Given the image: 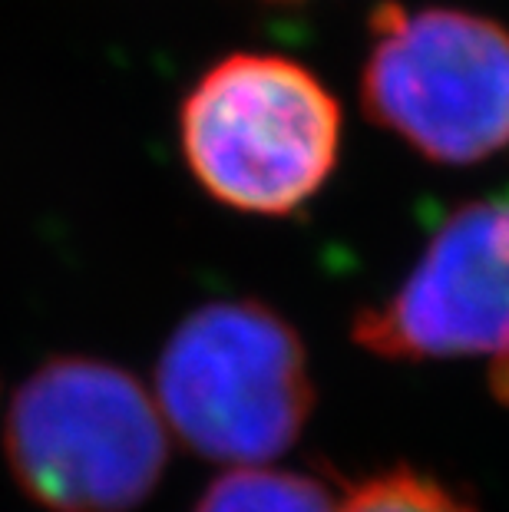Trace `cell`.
<instances>
[{"label":"cell","mask_w":509,"mask_h":512,"mask_svg":"<svg viewBox=\"0 0 509 512\" xmlns=\"http://www.w3.org/2000/svg\"><path fill=\"white\" fill-rule=\"evenodd\" d=\"M189 176L225 209L288 219L321 195L341 159V106L305 63L229 53L179 103Z\"/></svg>","instance_id":"cell-1"},{"label":"cell","mask_w":509,"mask_h":512,"mask_svg":"<svg viewBox=\"0 0 509 512\" xmlns=\"http://www.w3.org/2000/svg\"><path fill=\"white\" fill-rule=\"evenodd\" d=\"M156 403L172 437L202 460L265 466L288 453L311 420L308 347L272 304L205 301L162 344Z\"/></svg>","instance_id":"cell-2"},{"label":"cell","mask_w":509,"mask_h":512,"mask_svg":"<svg viewBox=\"0 0 509 512\" xmlns=\"http://www.w3.org/2000/svg\"><path fill=\"white\" fill-rule=\"evenodd\" d=\"M169 437L136 374L57 354L10 397L4 456L20 493L50 512H136L166 476Z\"/></svg>","instance_id":"cell-3"},{"label":"cell","mask_w":509,"mask_h":512,"mask_svg":"<svg viewBox=\"0 0 509 512\" xmlns=\"http://www.w3.org/2000/svg\"><path fill=\"white\" fill-rule=\"evenodd\" d=\"M371 123L440 166L509 149V30L457 7L384 0L361 70Z\"/></svg>","instance_id":"cell-4"},{"label":"cell","mask_w":509,"mask_h":512,"mask_svg":"<svg viewBox=\"0 0 509 512\" xmlns=\"http://www.w3.org/2000/svg\"><path fill=\"white\" fill-rule=\"evenodd\" d=\"M351 337L381 361H483L509 407V189L443 215L404 281L354 314Z\"/></svg>","instance_id":"cell-5"},{"label":"cell","mask_w":509,"mask_h":512,"mask_svg":"<svg viewBox=\"0 0 509 512\" xmlns=\"http://www.w3.org/2000/svg\"><path fill=\"white\" fill-rule=\"evenodd\" d=\"M192 512H338L321 476L278 466H232L215 476Z\"/></svg>","instance_id":"cell-6"},{"label":"cell","mask_w":509,"mask_h":512,"mask_svg":"<svg viewBox=\"0 0 509 512\" xmlns=\"http://www.w3.org/2000/svg\"><path fill=\"white\" fill-rule=\"evenodd\" d=\"M338 512H480L463 493L443 479L391 466V470L364 476L344 496Z\"/></svg>","instance_id":"cell-7"},{"label":"cell","mask_w":509,"mask_h":512,"mask_svg":"<svg viewBox=\"0 0 509 512\" xmlns=\"http://www.w3.org/2000/svg\"><path fill=\"white\" fill-rule=\"evenodd\" d=\"M265 4H281V7H291V4H305V0H265Z\"/></svg>","instance_id":"cell-8"}]
</instances>
